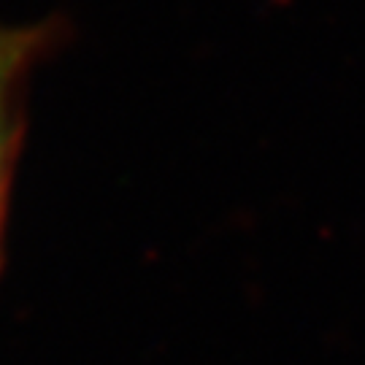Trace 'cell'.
I'll return each mask as SVG.
<instances>
[{
  "instance_id": "obj_1",
  "label": "cell",
  "mask_w": 365,
  "mask_h": 365,
  "mask_svg": "<svg viewBox=\"0 0 365 365\" xmlns=\"http://www.w3.org/2000/svg\"><path fill=\"white\" fill-rule=\"evenodd\" d=\"M49 38L46 30H3L0 27V217L6 206L9 168H11L14 138H16V106L19 90L36 63L43 43Z\"/></svg>"
}]
</instances>
